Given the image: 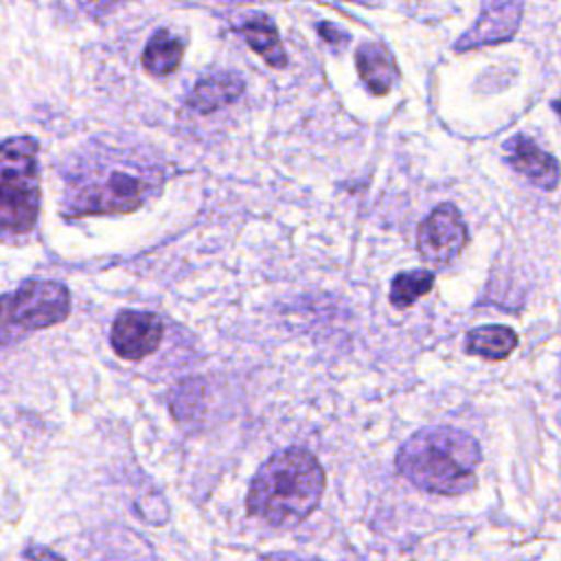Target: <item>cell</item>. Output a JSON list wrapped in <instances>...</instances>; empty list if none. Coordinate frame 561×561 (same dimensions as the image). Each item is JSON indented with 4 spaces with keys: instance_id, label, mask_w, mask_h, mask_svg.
<instances>
[{
    "instance_id": "obj_1",
    "label": "cell",
    "mask_w": 561,
    "mask_h": 561,
    "mask_svg": "<svg viewBox=\"0 0 561 561\" xmlns=\"http://www.w3.org/2000/svg\"><path fill=\"white\" fill-rule=\"evenodd\" d=\"M162 186V171L138 156L103 149L79 160L68 175L64 213L118 215L140 208Z\"/></svg>"
},
{
    "instance_id": "obj_11",
    "label": "cell",
    "mask_w": 561,
    "mask_h": 561,
    "mask_svg": "<svg viewBox=\"0 0 561 561\" xmlns=\"http://www.w3.org/2000/svg\"><path fill=\"white\" fill-rule=\"evenodd\" d=\"M243 92V79L234 72H217L202 79L188 94V105L199 114H210L232 103Z\"/></svg>"
},
{
    "instance_id": "obj_19",
    "label": "cell",
    "mask_w": 561,
    "mask_h": 561,
    "mask_svg": "<svg viewBox=\"0 0 561 561\" xmlns=\"http://www.w3.org/2000/svg\"><path fill=\"white\" fill-rule=\"evenodd\" d=\"M552 107H554V110H557V114L561 116V96H559V99L552 103Z\"/></svg>"
},
{
    "instance_id": "obj_6",
    "label": "cell",
    "mask_w": 561,
    "mask_h": 561,
    "mask_svg": "<svg viewBox=\"0 0 561 561\" xmlns=\"http://www.w3.org/2000/svg\"><path fill=\"white\" fill-rule=\"evenodd\" d=\"M467 226L454 204H438L416 230V250L432 267L449 265L467 245Z\"/></svg>"
},
{
    "instance_id": "obj_21",
    "label": "cell",
    "mask_w": 561,
    "mask_h": 561,
    "mask_svg": "<svg viewBox=\"0 0 561 561\" xmlns=\"http://www.w3.org/2000/svg\"><path fill=\"white\" fill-rule=\"evenodd\" d=\"M559 379H561V364H559Z\"/></svg>"
},
{
    "instance_id": "obj_16",
    "label": "cell",
    "mask_w": 561,
    "mask_h": 561,
    "mask_svg": "<svg viewBox=\"0 0 561 561\" xmlns=\"http://www.w3.org/2000/svg\"><path fill=\"white\" fill-rule=\"evenodd\" d=\"M318 33H320V37L324 42H329L333 46H344L348 42V35L342 28H337L335 24H331V22H320L318 24Z\"/></svg>"
},
{
    "instance_id": "obj_9",
    "label": "cell",
    "mask_w": 561,
    "mask_h": 561,
    "mask_svg": "<svg viewBox=\"0 0 561 561\" xmlns=\"http://www.w3.org/2000/svg\"><path fill=\"white\" fill-rule=\"evenodd\" d=\"M519 13H522V7L515 0L495 4L493 9H489L480 15V20L473 24V28L456 46L458 48H476L482 44H495V42L508 39L515 33V28L519 26Z\"/></svg>"
},
{
    "instance_id": "obj_12",
    "label": "cell",
    "mask_w": 561,
    "mask_h": 561,
    "mask_svg": "<svg viewBox=\"0 0 561 561\" xmlns=\"http://www.w3.org/2000/svg\"><path fill=\"white\" fill-rule=\"evenodd\" d=\"M237 31L243 35V39L274 68H283L287 66V55H285V48H283V42L278 37V31L274 26V22L263 15V13H256V15H250L245 18Z\"/></svg>"
},
{
    "instance_id": "obj_10",
    "label": "cell",
    "mask_w": 561,
    "mask_h": 561,
    "mask_svg": "<svg viewBox=\"0 0 561 561\" xmlns=\"http://www.w3.org/2000/svg\"><path fill=\"white\" fill-rule=\"evenodd\" d=\"M355 64H357L359 79L377 96L388 94L399 77L394 57L381 44H373V42L362 44L355 55Z\"/></svg>"
},
{
    "instance_id": "obj_13",
    "label": "cell",
    "mask_w": 561,
    "mask_h": 561,
    "mask_svg": "<svg viewBox=\"0 0 561 561\" xmlns=\"http://www.w3.org/2000/svg\"><path fill=\"white\" fill-rule=\"evenodd\" d=\"M517 346V333L506 324L476 327L465 337V351L482 359H506Z\"/></svg>"
},
{
    "instance_id": "obj_2",
    "label": "cell",
    "mask_w": 561,
    "mask_h": 561,
    "mask_svg": "<svg viewBox=\"0 0 561 561\" xmlns=\"http://www.w3.org/2000/svg\"><path fill=\"white\" fill-rule=\"evenodd\" d=\"M478 440L449 425L414 432L397 451L394 469L416 489L436 495H465L478 482Z\"/></svg>"
},
{
    "instance_id": "obj_20",
    "label": "cell",
    "mask_w": 561,
    "mask_h": 561,
    "mask_svg": "<svg viewBox=\"0 0 561 561\" xmlns=\"http://www.w3.org/2000/svg\"><path fill=\"white\" fill-rule=\"evenodd\" d=\"M351 2H359V4H375L377 0H351Z\"/></svg>"
},
{
    "instance_id": "obj_17",
    "label": "cell",
    "mask_w": 561,
    "mask_h": 561,
    "mask_svg": "<svg viewBox=\"0 0 561 561\" xmlns=\"http://www.w3.org/2000/svg\"><path fill=\"white\" fill-rule=\"evenodd\" d=\"M259 561H322V559L305 557V554H296V552H272V554H265Z\"/></svg>"
},
{
    "instance_id": "obj_3",
    "label": "cell",
    "mask_w": 561,
    "mask_h": 561,
    "mask_svg": "<svg viewBox=\"0 0 561 561\" xmlns=\"http://www.w3.org/2000/svg\"><path fill=\"white\" fill-rule=\"evenodd\" d=\"M324 469L305 447L274 451L254 473L248 513L272 526H294L309 517L324 493Z\"/></svg>"
},
{
    "instance_id": "obj_4",
    "label": "cell",
    "mask_w": 561,
    "mask_h": 561,
    "mask_svg": "<svg viewBox=\"0 0 561 561\" xmlns=\"http://www.w3.org/2000/svg\"><path fill=\"white\" fill-rule=\"evenodd\" d=\"M39 215L37 142L31 136L0 145V237L33 230Z\"/></svg>"
},
{
    "instance_id": "obj_14",
    "label": "cell",
    "mask_w": 561,
    "mask_h": 561,
    "mask_svg": "<svg viewBox=\"0 0 561 561\" xmlns=\"http://www.w3.org/2000/svg\"><path fill=\"white\" fill-rule=\"evenodd\" d=\"M184 55V42L171 35L167 28H160L151 35L142 53V66L147 72L164 77L178 70Z\"/></svg>"
},
{
    "instance_id": "obj_7",
    "label": "cell",
    "mask_w": 561,
    "mask_h": 561,
    "mask_svg": "<svg viewBox=\"0 0 561 561\" xmlns=\"http://www.w3.org/2000/svg\"><path fill=\"white\" fill-rule=\"evenodd\" d=\"M162 333L164 324L156 313L125 309L112 322L110 344L123 359L138 362L158 348Z\"/></svg>"
},
{
    "instance_id": "obj_18",
    "label": "cell",
    "mask_w": 561,
    "mask_h": 561,
    "mask_svg": "<svg viewBox=\"0 0 561 561\" xmlns=\"http://www.w3.org/2000/svg\"><path fill=\"white\" fill-rule=\"evenodd\" d=\"M26 557L33 559V561H64L59 554H55V552H50V550H46V548H39V546L28 548V550H26Z\"/></svg>"
},
{
    "instance_id": "obj_15",
    "label": "cell",
    "mask_w": 561,
    "mask_h": 561,
    "mask_svg": "<svg viewBox=\"0 0 561 561\" xmlns=\"http://www.w3.org/2000/svg\"><path fill=\"white\" fill-rule=\"evenodd\" d=\"M432 287H434V272L432 270L399 272L390 283V302L397 309H408L421 296L430 294Z\"/></svg>"
},
{
    "instance_id": "obj_8",
    "label": "cell",
    "mask_w": 561,
    "mask_h": 561,
    "mask_svg": "<svg viewBox=\"0 0 561 561\" xmlns=\"http://www.w3.org/2000/svg\"><path fill=\"white\" fill-rule=\"evenodd\" d=\"M504 156L515 171H519L539 188L552 191L559 184V178H561L559 162L550 153H546L541 147H537L528 136L524 134L511 136L504 142Z\"/></svg>"
},
{
    "instance_id": "obj_5",
    "label": "cell",
    "mask_w": 561,
    "mask_h": 561,
    "mask_svg": "<svg viewBox=\"0 0 561 561\" xmlns=\"http://www.w3.org/2000/svg\"><path fill=\"white\" fill-rule=\"evenodd\" d=\"M70 311L64 283L31 278L0 296V346L61 322Z\"/></svg>"
}]
</instances>
